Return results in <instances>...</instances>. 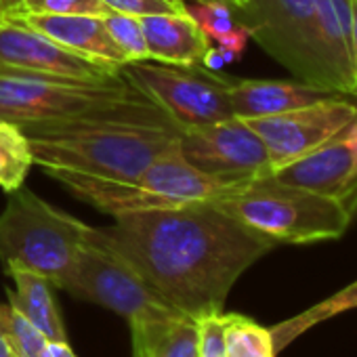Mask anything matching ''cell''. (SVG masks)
<instances>
[{"instance_id":"6da1fadb","label":"cell","mask_w":357,"mask_h":357,"mask_svg":"<svg viewBox=\"0 0 357 357\" xmlns=\"http://www.w3.org/2000/svg\"><path fill=\"white\" fill-rule=\"evenodd\" d=\"M93 236L122 255L176 311L200 321L223 313L236 282L278 244L215 202L114 217Z\"/></svg>"},{"instance_id":"7a4b0ae2","label":"cell","mask_w":357,"mask_h":357,"mask_svg":"<svg viewBox=\"0 0 357 357\" xmlns=\"http://www.w3.org/2000/svg\"><path fill=\"white\" fill-rule=\"evenodd\" d=\"M22 128L34 164L45 172L70 170L118 181H135L181 132L149 97Z\"/></svg>"},{"instance_id":"3957f363","label":"cell","mask_w":357,"mask_h":357,"mask_svg":"<svg viewBox=\"0 0 357 357\" xmlns=\"http://www.w3.org/2000/svg\"><path fill=\"white\" fill-rule=\"evenodd\" d=\"M47 174L57 178L78 200L112 217L192 202H215L246 185L223 181L196 168L178 149V139L162 151L135 181H118V178L70 170H47Z\"/></svg>"},{"instance_id":"277c9868","label":"cell","mask_w":357,"mask_h":357,"mask_svg":"<svg viewBox=\"0 0 357 357\" xmlns=\"http://www.w3.org/2000/svg\"><path fill=\"white\" fill-rule=\"evenodd\" d=\"M91 229L34 192L20 188L9 194L0 213V261L5 269H28L61 288L86 246Z\"/></svg>"},{"instance_id":"5b68a950","label":"cell","mask_w":357,"mask_h":357,"mask_svg":"<svg viewBox=\"0 0 357 357\" xmlns=\"http://www.w3.org/2000/svg\"><path fill=\"white\" fill-rule=\"evenodd\" d=\"M215 204L278 246L338 240L353 221L340 202L280 183L271 174L255 178Z\"/></svg>"},{"instance_id":"8992f818","label":"cell","mask_w":357,"mask_h":357,"mask_svg":"<svg viewBox=\"0 0 357 357\" xmlns=\"http://www.w3.org/2000/svg\"><path fill=\"white\" fill-rule=\"evenodd\" d=\"M122 74L112 80L82 82L0 70V118L20 126L63 120L143 99Z\"/></svg>"},{"instance_id":"52a82bcc","label":"cell","mask_w":357,"mask_h":357,"mask_svg":"<svg viewBox=\"0 0 357 357\" xmlns=\"http://www.w3.org/2000/svg\"><path fill=\"white\" fill-rule=\"evenodd\" d=\"M234 15L296 80L334 93L324 68L317 0H242Z\"/></svg>"},{"instance_id":"ba28073f","label":"cell","mask_w":357,"mask_h":357,"mask_svg":"<svg viewBox=\"0 0 357 357\" xmlns=\"http://www.w3.org/2000/svg\"><path fill=\"white\" fill-rule=\"evenodd\" d=\"M61 290L80 301L114 311L116 315L124 317L130 328L181 315L147 284V280L122 255L97 240L93 229L72 273L61 284Z\"/></svg>"},{"instance_id":"9c48e42d","label":"cell","mask_w":357,"mask_h":357,"mask_svg":"<svg viewBox=\"0 0 357 357\" xmlns=\"http://www.w3.org/2000/svg\"><path fill=\"white\" fill-rule=\"evenodd\" d=\"M120 74L162 107L178 128L236 118L229 103L231 80L206 70L202 63L128 61Z\"/></svg>"},{"instance_id":"30bf717a","label":"cell","mask_w":357,"mask_h":357,"mask_svg":"<svg viewBox=\"0 0 357 357\" xmlns=\"http://www.w3.org/2000/svg\"><path fill=\"white\" fill-rule=\"evenodd\" d=\"M178 149L202 172L231 183H248L271 174L265 143L242 118L181 128Z\"/></svg>"},{"instance_id":"8fae6325","label":"cell","mask_w":357,"mask_h":357,"mask_svg":"<svg viewBox=\"0 0 357 357\" xmlns=\"http://www.w3.org/2000/svg\"><path fill=\"white\" fill-rule=\"evenodd\" d=\"M355 118L357 105L347 101L344 95H336L298 109L246 122L265 143L273 172L328 143L332 137L349 128Z\"/></svg>"},{"instance_id":"7c38bea8","label":"cell","mask_w":357,"mask_h":357,"mask_svg":"<svg viewBox=\"0 0 357 357\" xmlns=\"http://www.w3.org/2000/svg\"><path fill=\"white\" fill-rule=\"evenodd\" d=\"M0 70L82 82H101L120 76L118 68L72 53L15 15H0Z\"/></svg>"},{"instance_id":"4fadbf2b","label":"cell","mask_w":357,"mask_h":357,"mask_svg":"<svg viewBox=\"0 0 357 357\" xmlns=\"http://www.w3.org/2000/svg\"><path fill=\"white\" fill-rule=\"evenodd\" d=\"M357 120V118H355ZM280 183L294 185L340 202L357 215V130L355 122L317 149L271 172Z\"/></svg>"},{"instance_id":"5bb4252c","label":"cell","mask_w":357,"mask_h":357,"mask_svg":"<svg viewBox=\"0 0 357 357\" xmlns=\"http://www.w3.org/2000/svg\"><path fill=\"white\" fill-rule=\"evenodd\" d=\"M26 20L32 28L40 30L72 53L91 61L122 70L128 63L122 49L109 36L103 17L93 15H15Z\"/></svg>"},{"instance_id":"9a60e30c","label":"cell","mask_w":357,"mask_h":357,"mask_svg":"<svg viewBox=\"0 0 357 357\" xmlns=\"http://www.w3.org/2000/svg\"><path fill=\"white\" fill-rule=\"evenodd\" d=\"M338 93H328L301 80H231L229 103L236 118L252 120L298 109Z\"/></svg>"},{"instance_id":"2e32d148","label":"cell","mask_w":357,"mask_h":357,"mask_svg":"<svg viewBox=\"0 0 357 357\" xmlns=\"http://www.w3.org/2000/svg\"><path fill=\"white\" fill-rule=\"evenodd\" d=\"M321 55L328 76V84L338 95H353L355 70H353V0H317Z\"/></svg>"},{"instance_id":"e0dca14e","label":"cell","mask_w":357,"mask_h":357,"mask_svg":"<svg viewBox=\"0 0 357 357\" xmlns=\"http://www.w3.org/2000/svg\"><path fill=\"white\" fill-rule=\"evenodd\" d=\"M149 59L162 63H202L211 40L188 13L139 17Z\"/></svg>"},{"instance_id":"ac0fdd59","label":"cell","mask_w":357,"mask_h":357,"mask_svg":"<svg viewBox=\"0 0 357 357\" xmlns=\"http://www.w3.org/2000/svg\"><path fill=\"white\" fill-rule=\"evenodd\" d=\"M15 288L7 290L9 305L28 321L32 324L47 340H68L66 326L57 307L55 286L28 269L11 267L7 269Z\"/></svg>"},{"instance_id":"d6986e66","label":"cell","mask_w":357,"mask_h":357,"mask_svg":"<svg viewBox=\"0 0 357 357\" xmlns=\"http://www.w3.org/2000/svg\"><path fill=\"white\" fill-rule=\"evenodd\" d=\"M132 357H198V321L185 315L130 328Z\"/></svg>"},{"instance_id":"ffe728a7","label":"cell","mask_w":357,"mask_h":357,"mask_svg":"<svg viewBox=\"0 0 357 357\" xmlns=\"http://www.w3.org/2000/svg\"><path fill=\"white\" fill-rule=\"evenodd\" d=\"M353 309H357V280L353 284L344 286L342 290L334 292L332 296L319 301L317 305L296 313L294 317L271 326L269 332H271L275 351L278 353L284 351L290 342H294L298 336H303L313 326H317L321 321H328V319H332V317H336L340 313L353 311Z\"/></svg>"},{"instance_id":"44dd1931","label":"cell","mask_w":357,"mask_h":357,"mask_svg":"<svg viewBox=\"0 0 357 357\" xmlns=\"http://www.w3.org/2000/svg\"><path fill=\"white\" fill-rule=\"evenodd\" d=\"M32 164V147L24 128L0 118V190L11 194L24 188Z\"/></svg>"},{"instance_id":"7402d4cb","label":"cell","mask_w":357,"mask_h":357,"mask_svg":"<svg viewBox=\"0 0 357 357\" xmlns=\"http://www.w3.org/2000/svg\"><path fill=\"white\" fill-rule=\"evenodd\" d=\"M223 340H225V357H275L278 355L269 328L240 313H223Z\"/></svg>"},{"instance_id":"603a6c76","label":"cell","mask_w":357,"mask_h":357,"mask_svg":"<svg viewBox=\"0 0 357 357\" xmlns=\"http://www.w3.org/2000/svg\"><path fill=\"white\" fill-rule=\"evenodd\" d=\"M0 330L9 338L17 357H49V340L9 303H0Z\"/></svg>"},{"instance_id":"cb8c5ba5","label":"cell","mask_w":357,"mask_h":357,"mask_svg":"<svg viewBox=\"0 0 357 357\" xmlns=\"http://www.w3.org/2000/svg\"><path fill=\"white\" fill-rule=\"evenodd\" d=\"M103 24L114 38V43L122 49L128 61H145L149 59L147 45H145V34L141 28V20L135 15L118 13V11H107L103 17Z\"/></svg>"},{"instance_id":"d4e9b609","label":"cell","mask_w":357,"mask_h":357,"mask_svg":"<svg viewBox=\"0 0 357 357\" xmlns=\"http://www.w3.org/2000/svg\"><path fill=\"white\" fill-rule=\"evenodd\" d=\"M185 13L196 22V26L204 32V36L215 43L236 26L234 7L229 3H223V0H206V3L188 0Z\"/></svg>"},{"instance_id":"484cf974","label":"cell","mask_w":357,"mask_h":357,"mask_svg":"<svg viewBox=\"0 0 357 357\" xmlns=\"http://www.w3.org/2000/svg\"><path fill=\"white\" fill-rule=\"evenodd\" d=\"M109 9L103 0H26L22 7L5 15H93L105 17Z\"/></svg>"},{"instance_id":"4316f807","label":"cell","mask_w":357,"mask_h":357,"mask_svg":"<svg viewBox=\"0 0 357 357\" xmlns=\"http://www.w3.org/2000/svg\"><path fill=\"white\" fill-rule=\"evenodd\" d=\"M198 357H225L223 313L206 315L198 321Z\"/></svg>"},{"instance_id":"83f0119b","label":"cell","mask_w":357,"mask_h":357,"mask_svg":"<svg viewBox=\"0 0 357 357\" xmlns=\"http://www.w3.org/2000/svg\"><path fill=\"white\" fill-rule=\"evenodd\" d=\"M103 5L109 11H118L135 17H145L155 13H181L172 5H168L166 0H103Z\"/></svg>"},{"instance_id":"f1b7e54d","label":"cell","mask_w":357,"mask_h":357,"mask_svg":"<svg viewBox=\"0 0 357 357\" xmlns=\"http://www.w3.org/2000/svg\"><path fill=\"white\" fill-rule=\"evenodd\" d=\"M250 38H252L250 36V30L244 24L236 22V26L217 40V47L223 53L225 61L231 63V61H238L242 57V53L246 51V45H248Z\"/></svg>"},{"instance_id":"f546056e","label":"cell","mask_w":357,"mask_h":357,"mask_svg":"<svg viewBox=\"0 0 357 357\" xmlns=\"http://www.w3.org/2000/svg\"><path fill=\"white\" fill-rule=\"evenodd\" d=\"M49 357H78L68 340H49Z\"/></svg>"},{"instance_id":"4dcf8cb0","label":"cell","mask_w":357,"mask_h":357,"mask_svg":"<svg viewBox=\"0 0 357 357\" xmlns=\"http://www.w3.org/2000/svg\"><path fill=\"white\" fill-rule=\"evenodd\" d=\"M351 47H353V70H355V91L357 97V0H353V30H351Z\"/></svg>"},{"instance_id":"1f68e13d","label":"cell","mask_w":357,"mask_h":357,"mask_svg":"<svg viewBox=\"0 0 357 357\" xmlns=\"http://www.w3.org/2000/svg\"><path fill=\"white\" fill-rule=\"evenodd\" d=\"M0 357H17L11 342H9V338L3 334V330H0Z\"/></svg>"},{"instance_id":"d6a6232c","label":"cell","mask_w":357,"mask_h":357,"mask_svg":"<svg viewBox=\"0 0 357 357\" xmlns=\"http://www.w3.org/2000/svg\"><path fill=\"white\" fill-rule=\"evenodd\" d=\"M24 3H26V0H0V15L15 11V9L22 7Z\"/></svg>"},{"instance_id":"836d02e7","label":"cell","mask_w":357,"mask_h":357,"mask_svg":"<svg viewBox=\"0 0 357 357\" xmlns=\"http://www.w3.org/2000/svg\"><path fill=\"white\" fill-rule=\"evenodd\" d=\"M166 3H168V5H172L176 11L185 13V3H188V0H166Z\"/></svg>"},{"instance_id":"e575fe53","label":"cell","mask_w":357,"mask_h":357,"mask_svg":"<svg viewBox=\"0 0 357 357\" xmlns=\"http://www.w3.org/2000/svg\"><path fill=\"white\" fill-rule=\"evenodd\" d=\"M196 3H206V0H196ZM223 3H229L234 7V0H223Z\"/></svg>"},{"instance_id":"d590c367","label":"cell","mask_w":357,"mask_h":357,"mask_svg":"<svg viewBox=\"0 0 357 357\" xmlns=\"http://www.w3.org/2000/svg\"><path fill=\"white\" fill-rule=\"evenodd\" d=\"M240 5H242V0H234V9H236V7H240Z\"/></svg>"},{"instance_id":"8d00e7d4","label":"cell","mask_w":357,"mask_h":357,"mask_svg":"<svg viewBox=\"0 0 357 357\" xmlns=\"http://www.w3.org/2000/svg\"><path fill=\"white\" fill-rule=\"evenodd\" d=\"M355 130H357V120H355Z\"/></svg>"}]
</instances>
